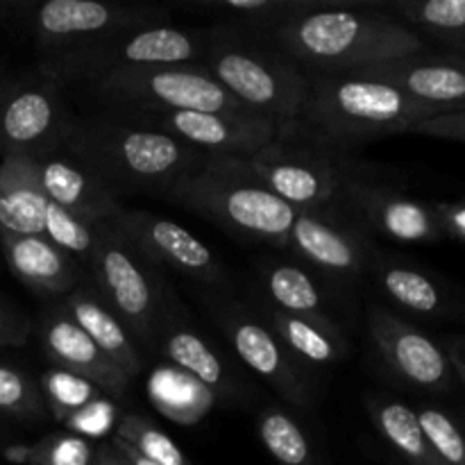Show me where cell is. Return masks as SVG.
<instances>
[{"label":"cell","mask_w":465,"mask_h":465,"mask_svg":"<svg viewBox=\"0 0 465 465\" xmlns=\"http://www.w3.org/2000/svg\"><path fill=\"white\" fill-rule=\"evenodd\" d=\"M35 163L45 198L57 207L89 223L114 221L125 209L94 171L64 148L35 159Z\"/></svg>","instance_id":"22"},{"label":"cell","mask_w":465,"mask_h":465,"mask_svg":"<svg viewBox=\"0 0 465 465\" xmlns=\"http://www.w3.org/2000/svg\"><path fill=\"white\" fill-rule=\"evenodd\" d=\"M203 304L232 352L252 375L280 395L284 407L309 411L316 404L312 375L291 357L252 304L232 298L225 291H207Z\"/></svg>","instance_id":"9"},{"label":"cell","mask_w":465,"mask_h":465,"mask_svg":"<svg viewBox=\"0 0 465 465\" xmlns=\"http://www.w3.org/2000/svg\"><path fill=\"white\" fill-rule=\"evenodd\" d=\"M257 431L277 465H321L312 436L284 404H266L257 416Z\"/></svg>","instance_id":"31"},{"label":"cell","mask_w":465,"mask_h":465,"mask_svg":"<svg viewBox=\"0 0 465 465\" xmlns=\"http://www.w3.org/2000/svg\"><path fill=\"white\" fill-rule=\"evenodd\" d=\"M64 150L94 171L114 193H162L198 171L207 154L159 130L150 118L98 114L73 118Z\"/></svg>","instance_id":"2"},{"label":"cell","mask_w":465,"mask_h":465,"mask_svg":"<svg viewBox=\"0 0 465 465\" xmlns=\"http://www.w3.org/2000/svg\"><path fill=\"white\" fill-rule=\"evenodd\" d=\"M48 198L30 157L0 159V232L44 236Z\"/></svg>","instance_id":"26"},{"label":"cell","mask_w":465,"mask_h":465,"mask_svg":"<svg viewBox=\"0 0 465 465\" xmlns=\"http://www.w3.org/2000/svg\"><path fill=\"white\" fill-rule=\"evenodd\" d=\"M94 291L125 325L136 345L153 350L154 330L173 286L148 262L114 221L95 223V245L86 263Z\"/></svg>","instance_id":"7"},{"label":"cell","mask_w":465,"mask_h":465,"mask_svg":"<svg viewBox=\"0 0 465 465\" xmlns=\"http://www.w3.org/2000/svg\"><path fill=\"white\" fill-rule=\"evenodd\" d=\"M114 223L153 266L171 268L209 291H225L230 275L218 254L177 221L143 209H123Z\"/></svg>","instance_id":"14"},{"label":"cell","mask_w":465,"mask_h":465,"mask_svg":"<svg viewBox=\"0 0 465 465\" xmlns=\"http://www.w3.org/2000/svg\"><path fill=\"white\" fill-rule=\"evenodd\" d=\"M448 53H457V54H465V39L459 41L457 45H454L452 50H448Z\"/></svg>","instance_id":"48"},{"label":"cell","mask_w":465,"mask_h":465,"mask_svg":"<svg viewBox=\"0 0 465 465\" xmlns=\"http://www.w3.org/2000/svg\"><path fill=\"white\" fill-rule=\"evenodd\" d=\"M318 277L336 286L357 284L368 275L375 245L372 236L345 207L295 213L289 248Z\"/></svg>","instance_id":"13"},{"label":"cell","mask_w":465,"mask_h":465,"mask_svg":"<svg viewBox=\"0 0 465 465\" xmlns=\"http://www.w3.org/2000/svg\"><path fill=\"white\" fill-rule=\"evenodd\" d=\"M114 439L123 440L132 450L159 465H193L166 431H162L154 422L139 416V413L123 416L116 431H114Z\"/></svg>","instance_id":"34"},{"label":"cell","mask_w":465,"mask_h":465,"mask_svg":"<svg viewBox=\"0 0 465 465\" xmlns=\"http://www.w3.org/2000/svg\"><path fill=\"white\" fill-rule=\"evenodd\" d=\"M39 389L44 393L50 416L57 422H64V425L73 420L77 413H82L84 409L94 407L100 400L107 398L91 381L82 380V377L73 375V372L59 371V368H50L48 372L41 375Z\"/></svg>","instance_id":"32"},{"label":"cell","mask_w":465,"mask_h":465,"mask_svg":"<svg viewBox=\"0 0 465 465\" xmlns=\"http://www.w3.org/2000/svg\"><path fill=\"white\" fill-rule=\"evenodd\" d=\"M32 336V321L0 295V348H23Z\"/></svg>","instance_id":"40"},{"label":"cell","mask_w":465,"mask_h":465,"mask_svg":"<svg viewBox=\"0 0 465 465\" xmlns=\"http://www.w3.org/2000/svg\"><path fill=\"white\" fill-rule=\"evenodd\" d=\"M263 321L268 322L277 339L282 341L291 357L312 375V371L331 368L345 359L350 343L345 339V331L334 322L312 321V318L293 316L282 309L262 304L257 309Z\"/></svg>","instance_id":"24"},{"label":"cell","mask_w":465,"mask_h":465,"mask_svg":"<svg viewBox=\"0 0 465 465\" xmlns=\"http://www.w3.org/2000/svg\"><path fill=\"white\" fill-rule=\"evenodd\" d=\"M145 118L198 153L221 157H254L282 132L280 123L250 112H177Z\"/></svg>","instance_id":"18"},{"label":"cell","mask_w":465,"mask_h":465,"mask_svg":"<svg viewBox=\"0 0 465 465\" xmlns=\"http://www.w3.org/2000/svg\"><path fill=\"white\" fill-rule=\"evenodd\" d=\"M0 252L12 275L39 298H66L84 282V266L45 236L0 232Z\"/></svg>","instance_id":"23"},{"label":"cell","mask_w":465,"mask_h":465,"mask_svg":"<svg viewBox=\"0 0 465 465\" xmlns=\"http://www.w3.org/2000/svg\"><path fill=\"white\" fill-rule=\"evenodd\" d=\"M73 114L64 86L39 64L0 80V159L30 157L64 148Z\"/></svg>","instance_id":"10"},{"label":"cell","mask_w":465,"mask_h":465,"mask_svg":"<svg viewBox=\"0 0 465 465\" xmlns=\"http://www.w3.org/2000/svg\"><path fill=\"white\" fill-rule=\"evenodd\" d=\"M109 440H112V443L116 445V450H118V452H121L123 457H125L127 461H130L132 465H159V463L150 461V459H145L143 454H139V452H136V450H132L130 445H125V443H123V440L114 439V436H112V439H109Z\"/></svg>","instance_id":"45"},{"label":"cell","mask_w":465,"mask_h":465,"mask_svg":"<svg viewBox=\"0 0 465 465\" xmlns=\"http://www.w3.org/2000/svg\"><path fill=\"white\" fill-rule=\"evenodd\" d=\"M366 409L377 434L402 461L409 465H440L427 443L416 409L386 393H368Z\"/></svg>","instance_id":"29"},{"label":"cell","mask_w":465,"mask_h":465,"mask_svg":"<svg viewBox=\"0 0 465 465\" xmlns=\"http://www.w3.org/2000/svg\"><path fill=\"white\" fill-rule=\"evenodd\" d=\"M177 207L207 218L230 236L248 243L289 248L295 209L277 198L248 159L207 154L203 166L166 193Z\"/></svg>","instance_id":"4"},{"label":"cell","mask_w":465,"mask_h":465,"mask_svg":"<svg viewBox=\"0 0 465 465\" xmlns=\"http://www.w3.org/2000/svg\"><path fill=\"white\" fill-rule=\"evenodd\" d=\"M0 413L23 422H39L48 413L39 384L5 363H0Z\"/></svg>","instance_id":"37"},{"label":"cell","mask_w":465,"mask_h":465,"mask_svg":"<svg viewBox=\"0 0 465 465\" xmlns=\"http://www.w3.org/2000/svg\"><path fill=\"white\" fill-rule=\"evenodd\" d=\"M409 134L431 136V139L465 143V107L450 109V112L439 114V116L427 118V121L418 123L416 127H411Z\"/></svg>","instance_id":"39"},{"label":"cell","mask_w":465,"mask_h":465,"mask_svg":"<svg viewBox=\"0 0 465 465\" xmlns=\"http://www.w3.org/2000/svg\"><path fill=\"white\" fill-rule=\"evenodd\" d=\"M44 236L59 250L77 259L82 266H86L95 245V223L84 221V218L75 216V213L66 212V209L57 207L48 200Z\"/></svg>","instance_id":"36"},{"label":"cell","mask_w":465,"mask_h":465,"mask_svg":"<svg viewBox=\"0 0 465 465\" xmlns=\"http://www.w3.org/2000/svg\"><path fill=\"white\" fill-rule=\"evenodd\" d=\"M345 209L372 234L395 243L427 245L443 241L434 203L402 193L391 186L352 177L345 189Z\"/></svg>","instance_id":"17"},{"label":"cell","mask_w":465,"mask_h":465,"mask_svg":"<svg viewBox=\"0 0 465 465\" xmlns=\"http://www.w3.org/2000/svg\"><path fill=\"white\" fill-rule=\"evenodd\" d=\"M434 212L445 239H454L465 243V198L434 203Z\"/></svg>","instance_id":"41"},{"label":"cell","mask_w":465,"mask_h":465,"mask_svg":"<svg viewBox=\"0 0 465 465\" xmlns=\"http://www.w3.org/2000/svg\"><path fill=\"white\" fill-rule=\"evenodd\" d=\"M5 75H7V59H5V54L0 53V80H3Z\"/></svg>","instance_id":"47"},{"label":"cell","mask_w":465,"mask_h":465,"mask_svg":"<svg viewBox=\"0 0 465 465\" xmlns=\"http://www.w3.org/2000/svg\"><path fill=\"white\" fill-rule=\"evenodd\" d=\"M359 75L398 86L411 98L434 104L443 112L465 107V54L425 50L366 68Z\"/></svg>","instance_id":"21"},{"label":"cell","mask_w":465,"mask_h":465,"mask_svg":"<svg viewBox=\"0 0 465 465\" xmlns=\"http://www.w3.org/2000/svg\"><path fill=\"white\" fill-rule=\"evenodd\" d=\"M153 352H159L166 361L173 363V368L200 381L213 398L236 402L245 395V384L239 372L218 352L216 345L193 325L186 309L177 300L175 291L168 295L162 316H159Z\"/></svg>","instance_id":"16"},{"label":"cell","mask_w":465,"mask_h":465,"mask_svg":"<svg viewBox=\"0 0 465 465\" xmlns=\"http://www.w3.org/2000/svg\"><path fill=\"white\" fill-rule=\"evenodd\" d=\"M171 12L157 5H116L95 0H45L27 5L21 23L45 64L84 48L112 32L127 27L168 23Z\"/></svg>","instance_id":"12"},{"label":"cell","mask_w":465,"mask_h":465,"mask_svg":"<svg viewBox=\"0 0 465 465\" xmlns=\"http://www.w3.org/2000/svg\"><path fill=\"white\" fill-rule=\"evenodd\" d=\"M203 64L248 112L282 127L300 116L309 95L307 73L268 36L227 25L207 27Z\"/></svg>","instance_id":"5"},{"label":"cell","mask_w":465,"mask_h":465,"mask_svg":"<svg viewBox=\"0 0 465 465\" xmlns=\"http://www.w3.org/2000/svg\"><path fill=\"white\" fill-rule=\"evenodd\" d=\"M380 3L334 0L330 7L280 27L271 39L309 77L350 75L425 53V41Z\"/></svg>","instance_id":"1"},{"label":"cell","mask_w":465,"mask_h":465,"mask_svg":"<svg viewBox=\"0 0 465 465\" xmlns=\"http://www.w3.org/2000/svg\"><path fill=\"white\" fill-rule=\"evenodd\" d=\"M95 448L89 439L73 431H53L32 445L30 465H94Z\"/></svg>","instance_id":"38"},{"label":"cell","mask_w":465,"mask_h":465,"mask_svg":"<svg viewBox=\"0 0 465 465\" xmlns=\"http://www.w3.org/2000/svg\"><path fill=\"white\" fill-rule=\"evenodd\" d=\"M257 280L271 307L293 313V316L341 325L336 321L331 293L325 291V286L307 268L291 262L266 259V262L259 263Z\"/></svg>","instance_id":"25"},{"label":"cell","mask_w":465,"mask_h":465,"mask_svg":"<svg viewBox=\"0 0 465 465\" xmlns=\"http://www.w3.org/2000/svg\"><path fill=\"white\" fill-rule=\"evenodd\" d=\"M86 86L91 95L112 107V112L130 116L248 112L203 64H153L121 68L95 77Z\"/></svg>","instance_id":"6"},{"label":"cell","mask_w":465,"mask_h":465,"mask_svg":"<svg viewBox=\"0 0 465 465\" xmlns=\"http://www.w3.org/2000/svg\"><path fill=\"white\" fill-rule=\"evenodd\" d=\"M368 275L380 293L404 312L431 321L465 322L463 291L420 263L375 250Z\"/></svg>","instance_id":"19"},{"label":"cell","mask_w":465,"mask_h":465,"mask_svg":"<svg viewBox=\"0 0 465 465\" xmlns=\"http://www.w3.org/2000/svg\"><path fill=\"white\" fill-rule=\"evenodd\" d=\"M193 395L200 398V395L212 393L200 381H195L193 377L177 371V368H173V371H154V375L150 377V398H153L154 407L162 409L173 398H177L166 411V416H171V420L191 425V422H198L209 411L212 402H193V400H189Z\"/></svg>","instance_id":"33"},{"label":"cell","mask_w":465,"mask_h":465,"mask_svg":"<svg viewBox=\"0 0 465 465\" xmlns=\"http://www.w3.org/2000/svg\"><path fill=\"white\" fill-rule=\"evenodd\" d=\"M94 465H132L116 450V445L112 440H104V445H100L98 452H95V463Z\"/></svg>","instance_id":"44"},{"label":"cell","mask_w":465,"mask_h":465,"mask_svg":"<svg viewBox=\"0 0 465 465\" xmlns=\"http://www.w3.org/2000/svg\"><path fill=\"white\" fill-rule=\"evenodd\" d=\"M59 307L103 350L104 357L112 359L134 381V377L143 368V357H141L139 345L132 339L130 331L125 330V325L104 307V302L98 298L94 289L80 286L71 295H66L59 302Z\"/></svg>","instance_id":"27"},{"label":"cell","mask_w":465,"mask_h":465,"mask_svg":"<svg viewBox=\"0 0 465 465\" xmlns=\"http://www.w3.org/2000/svg\"><path fill=\"white\" fill-rule=\"evenodd\" d=\"M5 457H7L12 463L30 465L32 445H14V448H7L5 450Z\"/></svg>","instance_id":"46"},{"label":"cell","mask_w":465,"mask_h":465,"mask_svg":"<svg viewBox=\"0 0 465 465\" xmlns=\"http://www.w3.org/2000/svg\"><path fill=\"white\" fill-rule=\"evenodd\" d=\"M30 0H0V23H21Z\"/></svg>","instance_id":"43"},{"label":"cell","mask_w":465,"mask_h":465,"mask_svg":"<svg viewBox=\"0 0 465 465\" xmlns=\"http://www.w3.org/2000/svg\"><path fill=\"white\" fill-rule=\"evenodd\" d=\"M416 413L440 465H465V427L461 420L434 404H420Z\"/></svg>","instance_id":"35"},{"label":"cell","mask_w":465,"mask_h":465,"mask_svg":"<svg viewBox=\"0 0 465 465\" xmlns=\"http://www.w3.org/2000/svg\"><path fill=\"white\" fill-rule=\"evenodd\" d=\"M380 7L402 25L452 50L465 39V0H381Z\"/></svg>","instance_id":"30"},{"label":"cell","mask_w":465,"mask_h":465,"mask_svg":"<svg viewBox=\"0 0 465 465\" xmlns=\"http://www.w3.org/2000/svg\"><path fill=\"white\" fill-rule=\"evenodd\" d=\"M309 80L302 112L280 134L298 136L331 153L341 154L391 134H409L418 123L443 114V109L411 98L398 86L359 73Z\"/></svg>","instance_id":"3"},{"label":"cell","mask_w":465,"mask_h":465,"mask_svg":"<svg viewBox=\"0 0 465 465\" xmlns=\"http://www.w3.org/2000/svg\"><path fill=\"white\" fill-rule=\"evenodd\" d=\"M334 0H195L193 12L207 14L213 25H227L271 39L280 27L325 9Z\"/></svg>","instance_id":"28"},{"label":"cell","mask_w":465,"mask_h":465,"mask_svg":"<svg viewBox=\"0 0 465 465\" xmlns=\"http://www.w3.org/2000/svg\"><path fill=\"white\" fill-rule=\"evenodd\" d=\"M39 336L45 357L53 361L54 368L91 381L112 398H123L127 393L132 384L130 377L112 359L104 357L103 350L59 304L41 316Z\"/></svg>","instance_id":"20"},{"label":"cell","mask_w":465,"mask_h":465,"mask_svg":"<svg viewBox=\"0 0 465 465\" xmlns=\"http://www.w3.org/2000/svg\"><path fill=\"white\" fill-rule=\"evenodd\" d=\"M440 345L445 348V354H448L450 363H452L459 384L465 389V334L448 336V339L440 341Z\"/></svg>","instance_id":"42"},{"label":"cell","mask_w":465,"mask_h":465,"mask_svg":"<svg viewBox=\"0 0 465 465\" xmlns=\"http://www.w3.org/2000/svg\"><path fill=\"white\" fill-rule=\"evenodd\" d=\"M248 163L295 212L345 207V189L357 177L339 153L289 134L277 136Z\"/></svg>","instance_id":"11"},{"label":"cell","mask_w":465,"mask_h":465,"mask_svg":"<svg viewBox=\"0 0 465 465\" xmlns=\"http://www.w3.org/2000/svg\"><path fill=\"white\" fill-rule=\"evenodd\" d=\"M207 45V27H177L171 23H148L112 32L84 48L53 62L39 64L62 86L94 82L95 77L132 66L153 64H200Z\"/></svg>","instance_id":"8"},{"label":"cell","mask_w":465,"mask_h":465,"mask_svg":"<svg viewBox=\"0 0 465 465\" xmlns=\"http://www.w3.org/2000/svg\"><path fill=\"white\" fill-rule=\"evenodd\" d=\"M368 334L384 366L402 384L425 393H450L457 389L459 380L445 348L413 322L372 304L368 307Z\"/></svg>","instance_id":"15"}]
</instances>
